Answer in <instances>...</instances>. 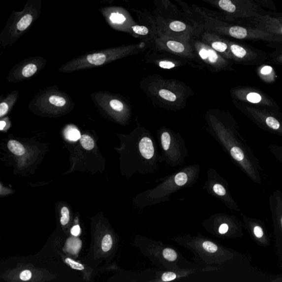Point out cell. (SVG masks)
<instances>
[{"label": "cell", "instance_id": "obj_24", "mask_svg": "<svg viewBox=\"0 0 282 282\" xmlns=\"http://www.w3.org/2000/svg\"><path fill=\"white\" fill-rule=\"evenodd\" d=\"M146 63L154 64V65L163 70H172V69L182 67L186 65L196 67L188 60L169 53L159 52L153 49H150L145 58Z\"/></svg>", "mask_w": 282, "mask_h": 282}, {"label": "cell", "instance_id": "obj_16", "mask_svg": "<svg viewBox=\"0 0 282 282\" xmlns=\"http://www.w3.org/2000/svg\"><path fill=\"white\" fill-rule=\"evenodd\" d=\"M150 49L169 53L187 59L193 63H196L198 68L202 69L198 63L191 41L158 33L152 39Z\"/></svg>", "mask_w": 282, "mask_h": 282}, {"label": "cell", "instance_id": "obj_17", "mask_svg": "<svg viewBox=\"0 0 282 282\" xmlns=\"http://www.w3.org/2000/svg\"><path fill=\"white\" fill-rule=\"evenodd\" d=\"M203 189L209 195L222 202L230 210L240 212L237 202L231 195L227 181L216 169L210 168L207 170V180Z\"/></svg>", "mask_w": 282, "mask_h": 282}, {"label": "cell", "instance_id": "obj_47", "mask_svg": "<svg viewBox=\"0 0 282 282\" xmlns=\"http://www.w3.org/2000/svg\"><path fill=\"white\" fill-rule=\"evenodd\" d=\"M142 1H143V0H142Z\"/></svg>", "mask_w": 282, "mask_h": 282}, {"label": "cell", "instance_id": "obj_28", "mask_svg": "<svg viewBox=\"0 0 282 282\" xmlns=\"http://www.w3.org/2000/svg\"><path fill=\"white\" fill-rule=\"evenodd\" d=\"M243 222L245 228L258 246L263 247L269 246L270 239L269 235L266 232L264 224L260 220L243 216Z\"/></svg>", "mask_w": 282, "mask_h": 282}, {"label": "cell", "instance_id": "obj_26", "mask_svg": "<svg viewBox=\"0 0 282 282\" xmlns=\"http://www.w3.org/2000/svg\"><path fill=\"white\" fill-rule=\"evenodd\" d=\"M269 202L276 247L282 259V193L275 191L270 196Z\"/></svg>", "mask_w": 282, "mask_h": 282}, {"label": "cell", "instance_id": "obj_41", "mask_svg": "<svg viewBox=\"0 0 282 282\" xmlns=\"http://www.w3.org/2000/svg\"><path fill=\"white\" fill-rule=\"evenodd\" d=\"M65 262L67 264L70 266L72 269L77 270H84L85 267L83 266L81 263L78 262L71 258L67 257L65 258Z\"/></svg>", "mask_w": 282, "mask_h": 282}, {"label": "cell", "instance_id": "obj_19", "mask_svg": "<svg viewBox=\"0 0 282 282\" xmlns=\"http://www.w3.org/2000/svg\"><path fill=\"white\" fill-rule=\"evenodd\" d=\"M106 24L115 31L129 34L136 21L129 11L121 6H104L99 9Z\"/></svg>", "mask_w": 282, "mask_h": 282}, {"label": "cell", "instance_id": "obj_8", "mask_svg": "<svg viewBox=\"0 0 282 282\" xmlns=\"http://www.w3.org/2000/svg\"><path fill=\"white\" fill-rule=\"evenodd\" d=\"M43 0H27L21 11H13L0 33V45L10 47L27 33L38 19Z\"/></svg>", "mask_w": 282, "mask_h": 282}, {"label": "cell", "instance_id": "obj_37", "mask_svg": "<svg viewBox=\"0 0 282 282\" xmlns=\"http://www.w3.org/2000/svg\"><path fill=\"white\" fill-rule=\"evenodd\" d=\"M261 7L270 10L271 12L277 10V7L274 0H254Z\"/></svg>", "mask_w": 282, "mask_h": 282}, {"label": "cell", "instance_id": "obj_34", "mask_svg": "<svg viewBox=\"0 0 282 282\" xmlns=\"http://www.w3.org/2000/svg\"><path fill=\"white\" fill-rule=\"evenodd\" d=\"M156 11L166 12L175 10L178 7L174 4L172 0H154Z\"/></svg>", "mask_w": 282, "mask_h": 282}, {"label": "cell", "instance_id": "obj_39", "mask_svg": "<svg viewBox=\"0 0 282 282\" xmlns=\"http://www.w3.org/2000/svg\"><path fill=\"white\" fill-rule=\"evenodd\" d=\"M70 219V211L66 206H63L61 210V218L60 223L63 225H66Z\"/></svg>", "mask_w": 282, "mask_h": 282}, {"label": "cell", "instance_id": "obj_15", "mask_svg": "<svg viewBox=\"0 0 282 282\" xmlns=\"http://www.w3.org/2000/svg\"><path fill=\"white\" fill-rule=\"evenodd\" d=\"M191 43L202 68L205 67L210 71L217 73L223 71H235L233 61L221 56L199 38L192 39Z\"/></svg>", "mask_w": 282, "mask_h": 282}, {"label": "cell", "instance_id": "obj_2", "mask_svg": "<svg viewBox=\"0 0 282 282\" xmlns=\"http://www.w3.org/2000/svg\"><path fill=\"white\" fill-rule=\"evenodd\" d=\"M120 146L115 149L120 155V172L123 176L154 174L163 163L155 138L149 129L138 122L128 134L117 133Z\"/></svg>", "mask_w": 282, "mask_h": 282}, {"label": "cell", "instance_id": "obj_45", "mask_svg": "<svg viewBox=\"0 0 282 282\" xmlns=\"http://www.w3.org/2000/svg\"><path fill=\"white\" fill-rule=\"evenodd\" d=\"M103 1L105 3L112 4L115 1V0H103ZM121 1L126 3L129 2V0H121Z\"/></svg>", "mask_w": 282, "mask_h": 282}, {"label": "cell", "instance_id": "obj_21", "mask_svg": "<svg viewBox=\"0 0 282 282\" xmlns=\"http://www.w3.org/2000/svg\"><path fill=\"white\" fill-rule=\"evenodd\" d=\"M228 43L235 63L246 66L261 65L268 59L267 54L262 50L229 39Z\"/></svg>", "mask_w": 282, "mask_h": 282}, {"label": "cell", "instance_id": "obj_44", "mask_svg": "<svg viewBox=\"0 0 282 282\" xmlns=\"http://www.w3.org/2000/svg\"><path fill=\"white\" fill-rule=\"evenodd\" d=\"M81 232L80 226L78 225L73 226L71 230V233L72 235L75 236V237H77L79 235Z\"/></svg>", "mask_w": 282, "mask_h": 282}, {"label": "cell", "instance_id": "obj_36", "mask_svg": "<svg viewBox=\"0 0 282 282\" xmlns=\"http://www.w3.org/2000/svg\"><path fill=\"white\" fill-rule=\"evenodd\" d=\"M235 1L243 4V5L251 9V10L260 12L263 14H266L268 12L265 10H263L262 9L259 7L258 4L254 2L253 0H235Z\"/></svg>", "mask_w": 282, "mask_h": 282}, {"label": "cell", "instance_id": "obj_23", "mask_svg": "<svg viewBox=\"0 0 282 282\" xmlns=\"http://www.w3.org/2000/svg\"><path fill=\"white\" fill-rule=\"evenodd\" d=\"M47 64V60L41 57H31L23 60L14 66L8 74L7 80L18 83L33 77Z\"/></svg>", "mask_w": 282, "mask_h": 282}, {"label": "cell", "instance_id": "obj_5", "mask_svg": "<svg viewBox=\"0 0 282 282\" xmlns=\"http://www.w3.org/2000/svg\"><path fill=\"white\" fill-rule=\"evenodd\" d=\"M153 264L161 271H180L193 270L211 271L217 269L214 266L193 264L186 260L176 249L163 242L137 234L132 244Z\"/></svg>", "mask_w": 282, "mask_h": 282}, {"label": "cell", "instance_id": "obj_38", "mask_svg": "<svg viewBox=\"0 0 282 282\" xmlns=\"http://www.w3.org/2000/svg\"><path fill=\"white\" fill-rule=\"evenodd\" d=\"M269 149L271 154L282 164V146L270 145L269 146Z\"/></svg>", "mask_w": 282, "mask_h": 282}, {"label": "cell", "instance_id": "obj_13", "mask_svg": "<svg viewBox=\"0 0 282 282\" xmlns=\"http://www.w3.org/2000/svg\"><path fill=\"white\" fill-rule=\"evenodd\" d=\"M235 107L264 130L282 137V113L269 108L233 100Z\"/></svg>", "mask_w": 282, "mask_h": 282}, {"label": "cell", "instance_id": "obj_46", "mask_svg": "<svg viewBox=\"0 0 282 282\" xmlns=\"http://www.w3.org/2000/svg\"><path fill=\"white\" fill-rule=\"evenodd\" d=\"M280 15L282 16V13H279Z\"/></svg>", "mask_w": 282, "mask_h": 282}, {"label": "cell", "instance_id": "obj_9", "mask_svg": "<svg viewBox=\"0 0 282 282\" xmlns=\"http://www.w3.org/2000/svg\"><path fill=\"white\" fill-rule=\"evenodd\" d=\"M157 26V34L161 33L188 41L199 38L203 30L186 13L178 7L166 12H153Z\"/></svg>", "mask_w": 282, "mask_h": 282}, {"label": "cell", "instance_id": "obj_22", "mask_svg": "<svg viewBox=\"0 0 282 282\" xmlns=\"http://www.w3.org/2000/svg\"><path fill=\"white\" fill-rule=\"evenodd\" d=\"M136 14L137 21L131 30L129 35L133 38L143 40H152L157 34V26L153 13L145 9L143 10L131 8Z\"/></svg>", "mask_w": 282, "mask_h": 282}, {"label": "cell", "instance_id": "obj_10", "mask_svg": "<svg viewBox=\"0 0 282 282\" xmlns=\"http://www.w3.org/2000/svg\"><path fill=\"white\" fill-rule=\"evenodd\" d=\"M67 94L48 88L37 94L30 103L32 112L41 117H59L72 110L73 103Z\"/></svg>", "mask_w": 282, "mask_h": 282}, {"label": "cell", "instance_id": "obj_43", "mask_svg": "<svg viewBox=\"0 0 282 282\" xmlns=\"http://www.w3.org/2000/svg\"><path fill=\"white\" fill-rule=\"evenodd\" d=\"M7 119L2 118L1 119V121H0V130L1 131L7 130V129L10 127V126H8V125L7 123Z\"/></svg>", "mask_w": 282, "mask_h": 282}, {"label": "cell", "instance_id": "obj_40", "mask_svg": "<svg viewBox=\"0 0 282 282\" xmlns=\"http://www.w3.org/2000/svg\"><path fill=\"white\" fill-rule=\"evenodd\" d=\"M270 57L272 63L282 67V51H279V52L272 54Z\"/></svg>", "mask_w": 282, "mask_h": 282}, {"label": "cell", "instance_id": "obj_4", "mask_svg": "<svg viewBox=\"0 0 282 282\" xmlns=\"http://www.w3.org/2000/svg\"><path fill=\"white\" fill-rule=\"evenodd\" d=\"M201 170L199 164L185 166L164 177L153 188L146 189L133 198L132 203L138 209H145L159 203L168 202L174 193L191 188L197 182Z\"/></svg>", "mask_w": 282, "mask_h": 282}, {"label": "cell", "instance_id": "obj_11", "mask_svg": "<svg viewBox=\"0 0 282 282\" xmlns=\"http://www.w3.org/2000/svg\"><path fill=\"white\" fill-rule=\"evenodd\" d=\"M92 98L101 113L111 121L122 126H127L131 122V105L124 96L109 92H98L94 94Z\"/></svg>", "mask_w": 282, "mask_h": 282}, {"label": "cell", "instance_id": "obj_35", "mask_svg": "<svg viewBox=\"0 0 282 282\" xmlns=\"http://www.w3.org/2000/svg\"><path fill=\"white\" fill-rule=\"evenodd\" d=\"M64 135L66 139L70 142L77 141L81 137L80 131L72 126H69L66 128L64 131Z\"/></svg>", "mask_w": 282, "mask_h": 282}, {"label": "cell", "instance_id": "obj_31", "mask_svg": "<svg viewBox=\"0 0 282 282\" xmlns=\"http://www.w3.org/2000/svg\"><path fill=\"white\" fill-rule=\"evenodd\" d=\"M257 73L260 79L268 83L275 82L277 77L274 68L268 64H261L257 69Z\"/></svg>", "mask_w": 282, "mask_h": 282}, {"label": "cell", "instance_id": "obj_3", "mask_svg": "<svg viewBox=\"0 0 282 282\" xmlns=\"http://www.w3.org/2000/svg\"><path fill=\"white\" fill-rule=\"evenodd\" d=\"M139 87L155 105L173 112L186 108L188 99L194 95L193 90L184 82L158 74L143 77Z\"/></svg>", "mask_w": 282, "mask_h": 282}, {"label": "cell", "instance_id": "obj_33", "mask_svg": "<svg viewBox=\"0 0 282 282\" xmlns=\"http://www.w3.org/2000/svg\"><path fill=\"white\" fill-rule=\"evenodd\" d=\"M117 239L114 233L105 234L101 241V248L104 253L112 251L117 247Z\"/></svg>", "mask_w": 282, "mask_h": 282}, {"label": "cell", "instance_id": "obj_12", "mask_svg": "<svg viewBox=\"0 0 282 282\" xmlns=\"http://www.w3.org/2000/svg\"><path fill=\"white\" fill-rule=\"evenodd\" d=\"M163 162L174 168L186 163L188 150L181 134L164 126L157 131Z\"/></svg>", "mask_w": 282, "mask_h": 282}, {"label": "cell", "instance_id": "obj_29", "mask_svg": "<svg viewBox=\"0 0 282 282\" xmlns=\"http://www.w3.org/2000/svg\"><path fill=\"white\" fill-rule=\"evenodd\" d=\"M7 149L11 154L18 159V161L31 160V157L35 154V147L30 144L22 143L14 139L8 140L6 145Z\"/></svg>", "mask_w": 282, "mask_h": 282}, {"label": "cell", "instance_id": "obj_14", "mask_svg": "<svg viewBox=\"0 0 282 282\" xmlns=\"http://www.w3.org/2000/svg\"><path fill=\"white\" fill-rule=\"evenodd\" d=\"M202 226L208 233L221 239H235L243 235L242 225L234 216L217 214L203 220Z\"/></svg>", "mask_w": 282, "mask_h": 282}, {"label": "cell", "instance_id": "obj_18", "mask_svg": "<svg viewBox=\"0 0 282 282\" xmlns=\"http://www.w3.org/2000/svg\"><path fill=\"white\" fill-rule=\"evenodd\" d=\"M229 92L233 100L249 105L262 106L281 112L280 107L275 100L256 88L238 86L232 88Z\"/></svg>", "mask_w": 282, "mask_h": 282}, {"label": "cell", "instance_id": "obj_6", "mask_svg": "<svg viewBox=\"0 0 282 282\" xmlns=\"http://www.w3.org/2000/svg\"><path fill=\"white\" fill-rule=\"evenodd\" d=\"M152 41L143 40L137 44L124 45L87 53L63 64L59 71L68 73L104 66L117 60L145 52L148 48H150Z\"/></svg>", "mask_w": 282, "mask_h": 282}, {"label": "cell", "instance_id": "obj_42", "mask_svg": "<svg viewBox=\"0 0 282 282\" xmlns=\"http://www.w3.org/2000/svg\"><path fill=\"white\" fill-rule=\"evenodd\" d=\"M32 277V273L30 270L23 271L20 275V279L23 281H29Z\"/></svg>", "mask_w": 282, "mask_h": 282}, {"label": "cell", "instance_id": "obj_20", "mask_svg": "<svg viewBox=\"0 0 282 282\" xmlns=\"http://www.w3.org/2000/svg\"><path fill=\"white\" fill-rule=\"evenodd\" d=\"M202 1L209 3L218 9L220 12L224 14L231 22L234 23L264 15L260 12L251 10L235 0H202Z\"/></svg>", "mask_w": 282, "mask_h": 282}, {"label": "cell", "instance_id": "obj_7", "mask_svg": "<svg viewBox=\"0 0 282 282\" xmlns=\"http://www.w3.org/2000/svg\"><path fill=\"white\" fill-rule=\"evenodd\" d=\"M172 240L179 246L189 250L205 266L220 265L232 260L235 256L234 252L230 249L200 234L178 236Z\"/></svg>", "mask_w": 282, "mask_h": 282}, {"label": "cell", "instance_id": "obj_25", "mask_svg": "<svg viewBox=\"0 0 282 282\" xmlns=\"http://www.w3.org/2000/svg\"><path fill=\"white\" fill-rule=\"evenodd\" d=\"M237 24L252 27L267 33L282 36V16L279 13L268 12L257 17L240 21Z\"/></svg>", "mask_w": 282, "mask_h": 282}, {"label": "cell", "instance_id": "obj_30", "mask_svg": "<svg viewBox=\"0 0 282 282\" xmlns=\"http://www.w3.org/2000/svg\"><path fill=\"white\" fill-rule=\"evenodd\" d=\"M196 270H186L180 271H161L156 282H164L173 281L179 279L186 277L196 272Z\"/></svg>", "mask_w": 282, "mask_h": 282}, {"label": "cell", "instance_id": "obj_27", "mask_svg": "<svg viewBox=\"0 0 282 282\" xmlns=\"http://www.w3.org/2000/svg\"><path fill=\"white\" fill-rule=\"evenodd\" d=\"M199 38L205 44L216 51L226 59L233 61V57L230 52L228 39L223 36L214 32L203 31Z\"/></svg>", "mask_w": 282, "mask_h": 282}, {"label": "cell", "instance_id": "obj_32", "mask_svg": "<svg viewBox=\"0 0 282 282\" xmlns=\"http://www.w3.org/2000/svg\"><path fill=\"white\" fill-rule=\"evenodd\" d=\"M18 92L13 91L11 94H8L6 98L2 100L0 103V118L2 119L6 115L9 111L13 107V106L17 100Z\"/></svg>", "mask_w": 282, "mask_h": 282}, {"label": "cell", "instance_id": "obj_1", "mask_svg": "<svg viewBox=\"0 0 282 282\" xmlns=\"http://www.w3.org/2000/svg\"><path fill=\"white\" fill-rule=\"evenodd\" d=\"M205 119L206 131L250 179L261 184L262 168L260 161L240 135L238 125L232 115L219 108H213L207 111Z\"/></svg>", "mask_w": 282, "mask_h": 282}]
</instances>
